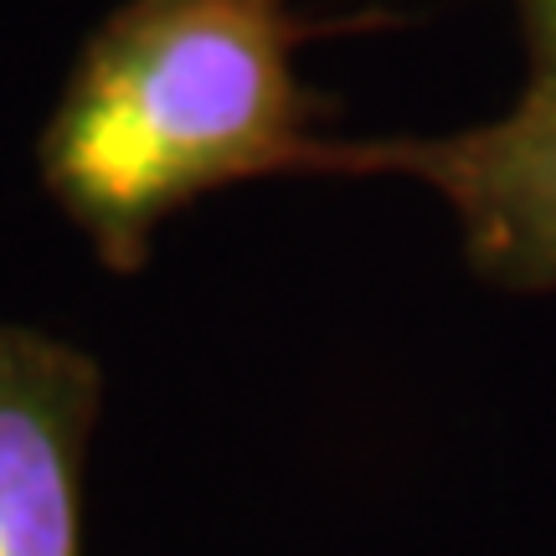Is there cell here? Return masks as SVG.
<instances>
[{
  "label": "cell",
  "instance_id": "1",
  "mask_svg": "<svg viewBox=\"0 0 556 556\" xmlns=\"http://www.w3.org/2000/svg\"><path fill=\"white\" fill-rule=\"evenodd\" d=\"M294 0H119L88 31L37 139L47 201L109 274L201 197L268 176H336L299 78Z\"/></svg>",
  "mask_w": 556,
  "mask_h": 556
},
{
  "label": "cell",
  "instance_id": "2",
  "mask_svg": "<svg viewBox=\"0 0 556 556\" xmlns=\"http://www.w3.org/2000/svg\"><path fill=\"white\" fill-rule=\"evenodd\" d=\"M336 176L428 186L479 278L516 294L556 289V83H526L505 114L448 135L340 139Z\"/></svg>",
  "mask_w": 556,
  "mask_h": 556
},
{
  "label": "cell",
  "instance_id": "3",
  "mask_svg": "<svg viewBox=\"0 0 556 556\" xmlns=\"http://www.w3.org/2000/svg\"><path fill=\"white\" fill-rule=\"evenodd\" d=\"M103 366L78 340L0 319V556H83Z\"/></svg>",
  "mask_w": 556,
  "mask_h": 556
},
{
  "label": "cell",
  "instance_id": "4",
  "mask_svg": "<svg viewBox=\"0 0 556 556\" xmlns=\"http://www.w3.org/2000/svg\"><path fill=\"white\" fill-rule=\"evenodd\" d=\"M526 41V83H556V0H510Z\"/></svg>",
  "mask_w": 556,
  "mask_h": 556
}]
</instances>
